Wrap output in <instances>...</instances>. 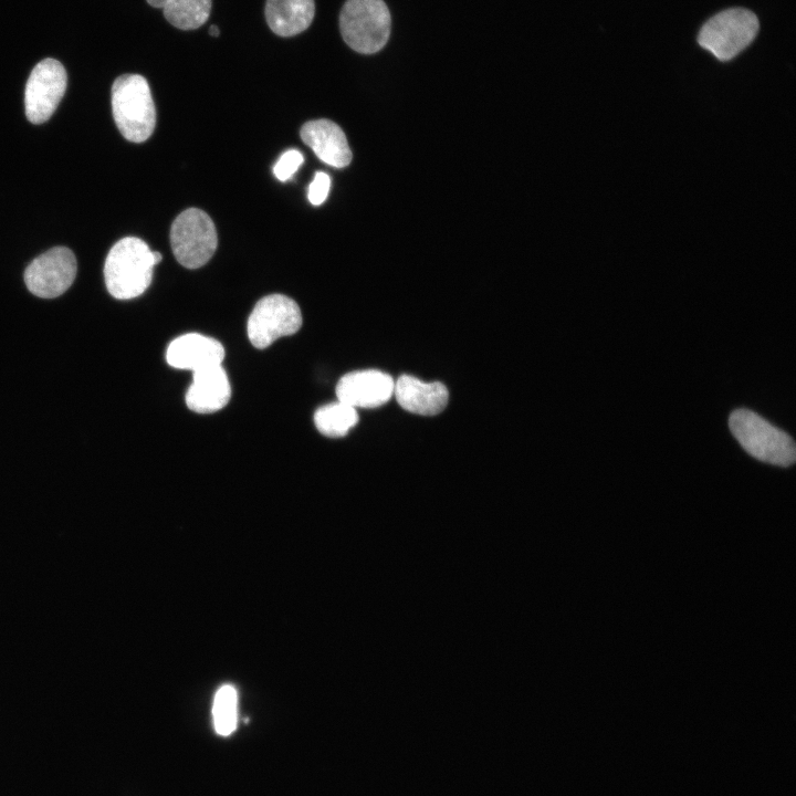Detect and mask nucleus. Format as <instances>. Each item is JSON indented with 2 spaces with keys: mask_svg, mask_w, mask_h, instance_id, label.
I'll return each mask as SVG.
<instances>
[{
  "mask_svg": "<svg viewBox=\"0 0 796 796\" xmlns=\"http://www.w3.org/2000/svg\"><path fill=\"white\" fill-rule=\"evenodd\" d=\"M155 265L153 251L142 239H121L105 260L104 277L109 294L118 300L142 295L150 285Z\"/></svg>",
  "mask_w": 796,
  "mask_h": 796,
  "instance_id": "obj_1",
  "label": "nucleus"
},
{
  "mask_svg": "<svg viewBox=\"0 0 796 796\" xmlns=\"http://www.w3.org/2000/svg\"><path fill=\"white\" fill-rule=\"evenodd\" d=\"M113 117L121 134L129 142L143 143L156 125V108L147 80L124 74L112 86Z\"/></svg>",
  "mask_w": 796,
  "mask_h": 796,
  "instance_id": "obj_2",
  "label": "nucleus"
},
{
  "mask_svg": "<svg viewBox=\"0 0 796 796\" xmlns=\"http://www.w3.org/2000/svg\"><path fill=\"white\" fill-rule=\"evenodd\" d=\"M729 428L742 448L755 459L789 467L796 459L793 438L756 412L740 408L729 417Z\"/></svg>",
  "mask_w": 796,
  "mask_h": 796,
  "instance_id": "obj_3",
  "label": "nucleus"
},
{
  "mask_svg": "<svg viewBox=\"0 0 796 796\" xmlns=\"http://www.w3.org/2000/svg\"><path fill=\"white\" fill-rule=\"evenodd\" d=\"M345 43L358 53L380 51L390 34V13L383 0H347L339 14Z\"/></svg>",
  "mask_w": 796,
  "mask_h": 796,
  "instance_id": "obj_4",
  "label": "nucleus"
},
{
  "mask_svg": "<svg viewBox=\"0 0 796 796\" xmlns=\"http://www.w3.org/2000/svg\"><path fill=\"white\" fill-rule=\"evenodd\" d=\"M170 244L176 260L182 266L198 269L211 259L217 249L214 223L205 211L187 209L171 224Z\"/></svg>",
  "mask_w": 796,
  "mask_h": 796,
  "instance_id": "obj_5",
  "label": "nucleus"
},
{
  "mask_svg": "<svg viewBox=\"0 0 796 796\" xmlns=\"http://www.w3.org/2000/svg\"><path fill=\"white\" fill-rule=\"evenodd\" d=\"M758 31L756 15L746 9L734 8L712 17L701 29L698 41L721 61L743 51Z\"/></svg>",
  "mask_w": 796,
  "mask_h": 796,
  "instance_id": "obj_6",
  "label": "nucleus"
},
{
  "mask_svg": "<svg viewBox=\"0 0 796 796\" xmlns=\"http://www.w3.org/2000/svg\"><path fill=\"white\" fill-rule=\"evenodd\" d=\"M302 325V314L294 300L283 294L262 297L248 320V336L260 349L270 346L282 336L296 333Z\"/></svg>",
  "mask_w": 796,
  "mask_h": 796,
  "instance_id": "obj_7",
  "label": "nucleus"
},
{
  "mask_svg": "<svg viewBox=\"0 0 796 796\" xmlns=\"http://www.w3.org/2000/svg\"><path fill=\"white\" fill-rule=\"evenodd\" d=\"M67 84L64 66L54 59L39 62L25 85V115L33 124L46 122L61 102Z\"/></svg>",
  "mask_w": 796,
  "mask_h": 796,
  "instance_id": "obj_8",
  "label": "nucleus"
},
{
  "mask_svg": "<svg viewBox=\"0 0 796 796\" xmlns=\"http://www.w3.org/2000/svg\"><path fill=\"white\" fill-rule=\"evenodd\" d=\"M77 271L74 253L65 247H55L35 258L24 272L29 291L43 298L63 294L73 283Z\"/></svg>",
  "mask_w": 796,
  "mask_h": 796,
  "instance_id": "obj_9",
  "label": "nucleus"
},
{
  "mask_svg": "<svg viewBox=\"0 0 796 796\" xmlns=\"http://www.w3.org/2000/svg\"><path fill=\"white\" fill-rule=\"evenodd\" d=\"M395 381L379 370L352 371L343 376L337 386L339 401L357 408H375L386 404L394 395Z\"/></svg>",
  "mask_w": 796,
  "mask_h": 796,
  "instance_id": "obj_10",
  "label": "nucleus"
},
{
  "mask_svg": "<svg viewBox=\"0 0 796 796\" xmlns=\"http://www.w3.org/2000/svg\"><path fill=\"white\" fill-rule=\"evenodd\" d=\"M224 349L218 341L198 334L188 333L175 338L166 353L167 363L178 369L193 371L221 365Z\"/></svg>",
  "mask_w": 796,
  "mask_h": 796,
  "instance_id": "obj_11",
  "label": "nucleus"
},
{
  "mask_svg": "<svg viewBox=\"0 0 796 796\" xmlns=\"http://www.w3.org/2000/svg\"><path fill=\"white\" fill-rule=\"evenodd\" d=\"M301 138L325 164L343 168L349 165L352 151L342 128L329 119H316L305 123L301 128Z\"/></svg>",
  "mask_w": 796,
  "mask_h": 796,
  "instance_id": "obj_12",
  "label": "nucleus"
},
{
  "mask_svg": "<svg viewBox=\"0 0 796 796\" xmlns=\"http://www.w3.org/2000/svg\"><path fill=\"white\" fill-rule=\"evenodd\" d=\"M231 388L221 365L192 373V381L186 395L188 408L198 413H211L222 409L229 401Z\"/></svg>",
  "mask_w": 796,
  "mask_h": 796,
  "instance_id": "obj_13",
  "label": "nucleus"
},
{
  "mask_svg": "<svg viewBox=\"0 0 796 796\" xmlns=\"http://www.w3.org/2000/svg\"><path fill=\"white\" fill-rule=\"evenodd\" d=\"M394 395L405 410L421 416L440 413L449 400L448 389L442 383H423L410 375H401L396 380Z\"/></svg>",
  "mask_w": 796,
  "mask_h": 796,
  "instance_id": "obj_14",
  "label": "nucleus"
},
{
  "mask_svg": "<svg viewBox=\"0 0 796 796\" xmlns=\"http://www.w3.org/2000/svg\"><path fill=\"white\" fill-rule=\"evenodd\" d=\"M265 19L270 29L280 36H292L305 31L315 13L314 0H266Z\"/></svg>",
  "mask_w": 796,
  "mask_h": 796,
  "instance_id": "obj_15",
  "label": "nucleus"
},
{
  "mask_svg": "<svg viewBox=\"0 0 796 796\" xmlns=\"http://www.w3.org/2000/svg\"><path fill=\"white\" fill-rule=\"evenodd\" d=\"M357 421L356 408L339 400L321 407L314 413L317 430L331 438L344 437Z\"/></svg>",
  "mask_w": 796,
  "mask_h": 796,
  "instance_id": "obj_16",
  "label": "nucleus"
},
{
  "mask_svg": "<svg viewBox=\"0 0 796 796\" xmlns=\"http://www.w3.org/2000/svg\"><path fill=\"white\" fill-rule=\"evenodd\" d=\"M212 0H168L163 8L166 20L180 30H195L208 20Z\"/></svg>",
  "mask_w": 796,
  "mask_h": 796,
  "instance_id": "obj_17",
  "label": "nucleus"
},
{
  "mask_svg": "<svg viewBox=\"0 0 796 796\" xmlns=\"http://www.w3.org/2000/svg\"><path fill=\"white\" fill-rule=\"evenodd\" d=\"M238 695L231 684L222 685L216 693L212 706L213 724L218 734L230 735L237 727Z\"/></svg>",
  "mask_w": 796,
  "mask_h": 796,
  "instance_id": "obj_18",
  "label": "nucleus"
},
{
  "mask_svg": "<svg viewBox=\"0 0 796 796\" xmlns=\"http://www.w3.org/2000/svg\"><path fill=\"white\" fill-rule=\"evenodd\" d=\"M303 155L296 149H289L281 155L273 167V172L280 181L290 179L303 164Z\"/></svg>",
  "mask_w": 796,
  "mask_h": 796,
  "instance_id": "obj_19",
  "label": "nucleus"
},
{
  "mask_svg": "<svg viewBox=\"0 0 796 796\" xmlns=\"http://www.w3.org/2000/svg\"><path fill=\"white\" fill-rule=\"evenodd\" d=\"M331 179L329 176L323 171L315 172L313 181L308 186L307 197L312 205H322L329 191Z\"/></svg>",
  "mask_w": 796,
  "mask_h": 796,
  "instance_id": "obj_20",
  "label": "nucleus"
},
{
  "mask_svg": "<svg viewBox=\"0 0 796 796\" xmlns=\"http://www.w3.org/2000/svg\"><path fill=\"white\" fill-rule=\"evenodd\" d=\"M151 7L163 9L168 0H146Z\"/></svg>",
  "mask_w": 796,
  "mask_h": 796,
  "instance_id": "obj_21",
  "label": "nucleus"
},
{
  "mask_svg": "<svg viewBox=\"0 0 796 796\" xmlns=\"http://www.w3.org/2000/svg\"><path fill=\"white\" fill-rule=\"evenodd\" d=\"M209 33H210V35H212V36H218L219 33H220V30H219V28H218L217 25H211V27L209 28Z\"/></svg>",
  "mask_w": 796,
  "mask_h": 796,
  "instance_id": "obj_22",
  "label": "nucleus"
},
{
  "mask_svg": "<svg viewBox=\"0 0 796 796\" xmlns=\"http://www.w3.org/2000/svg\"><path fill=\"white\" fill-rule=\"evenodd\" d=\"M153 258H154L155 264H158L163 259L161 254L157 251H153Z\"/></svg>",
  "mask_w": 796,
  "mask_h": 796,
  "instance_id": "obj_23",
  "label": "nucleus"
}]
</instances>
